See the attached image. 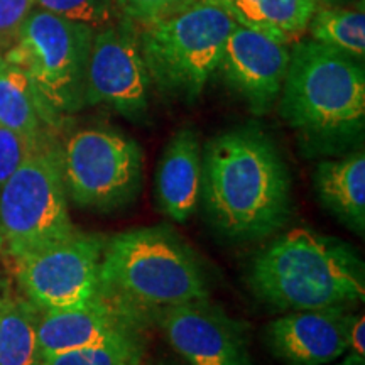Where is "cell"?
Wrapping results in <instances>:
<instances>
[{
    "label": "cell",
    "mask_w": 365,
    "mask_h": 365,
    "mask_svg": "<svg viewBox=\"0 0 365 365\" xmlns=\"http://www.w3.org/2000/svg\"><path fill=\"white\" fill-rule=\"evenodd\" d=\"M210 222L223 235L255 240L281 230L291 215V178L267 135L234 129L202 150V193Z\"/></svg>",
    "instance_id": "6da1fadb"
},
{
    "label": "cell",
    "mask_w": 365,
    "mask_h": 365,
    "mask_svg": "<svg viewBox=\"0 0 365 365\" xmlns=\"http://www.w3.org/2000/svg\"><path fill=\"white\" fill-rule=\"evenodd\" d=\"M249 284L284 312L349 309L365 299L364 262L339 239L304 227L287 230L254 257Z\"/></svg>",
    "instance_id": "7a4b0ae2"
},
{
    "label": "cell",
    "mask_w": 365,
    "mask_h": 365,
    "mask_svg": "<svg viewBox=\"0 0 365 365\" xmlns=\"http://www.w3.org/2000/svg\"><path fill=\"white\" fill-rule=\"evenodd\" d=\"M100 293L135 314L208 299L202 262L166 227H140L105 242Z\"/></svg>",
    "instance_id": "3957f363"
},
{
    "label": "cell",
    "mask_w": 365,
    "mask_h": 365,
    "mask_svg": "<svg viewBox=\"0 0 365 365\" xmlns=\"http://www.w3.org/2000/svg\"><path fill=\"white\" fill-rule=\"evenodd\" d=\"M281 115L314 137L362 130L365 73L357 59L317 41H298L281 88Z\"/></svg>",
    "instance_id": "277c9868"
},
{
    "label": "cell",
    "mask_w": 365,
    "mask_h": 365,
    "mask_svg": "<svg viewBox=\"0 0 365 365\" xmlns=\"http://www.w3.org/2000/svg\"><path fill=\"white\" fill-rule=\"evenodd\" d=\"M237 26L218 0H188L140 26V49L150 81L186 100L200 97L220 65L228 34Z\"/></svg>",
    "instance_id": "5b68a950"
},
{
    "label": "cell",
    "mask_w": 365,
    "mask_h": 365,
    "mask_svg": "<svg viewBox=\"0 0 365 365\" xmlns=\"http://www.w3.org/2000/svg\"><path fill=\"white\" fill-rule=\"evenodd\" d=\"M76 230L68 212L61 150L44 143L0 190V254L14 264Z\"/></svg>",
    "instance_id": "8992f818"
},
{
    "label": "cell",
    "mask_w": 365,
    "mask_h": 365,
    "mask_svg": "<svg viewBox=\"0 0 365 365\" xmlns=\"http://www.w3.org/2000/svg\"><path fill=\"white\" fill-rule=\"evenodd\" d=\"M95 31L43 9L33 11L17 31L4 61L26 73L54 115L85 105V73Z\"/></svg>",
    "instance_id": "52a82bcc"
},
{
    "label": "cell",
    "mask_w": 365,
    "mask_h": 365,
    "mask_svg": "<svg viewBox=\"0 0 365 365\" xmlns=\"http://www.w3.org/2000/svg\"><path fill=\"white\" fill-rule=\"evenodd\" d=\"M66 195L83 208L112 212L129 205L143 182V150L120 132L90 127L75 132L61 150Z\"/></svg>",
    "instance_id": "ba28073f"
},
{
    "label": "cell",
    "mask_w": 365,
    "mask_h": 365,
    "mask_svg": "<svg viewBox=\"0 0 365 365\" xmlns=\"http://www.w3.org/2000/svg\"><path fill=\"white\" fill-rule=\"evenodd\" d=\"M103 237L76 230L14 262L17 281L39 312L80 307L100 293Z\"/></svg>",
    "instance_id": "9c48e42d"
},
{
    "label": "cell",
    "mask_w": 365,
    "mask_h": 365,
    "mask_svg": "<svg viewBox=\"0 0 365 365\" xmlns=\"http://www.w3.org/2000/svg\"><path fill=\"white\" fill-rule=\"evenodd\" d=\"M150 76L139 29L127 17L95 31L85 73V105H107L129 118L148 110Z\"/></svg>",
    "instance_id": "30bf717a"
},
{
    "label": "cell",
    "mask_w": 365,
    "mask_h": 365,
    "mask_svg": "<svg viewBox=\"0 0 365 365\" xmlns=\"http://www.w3.org/2000/svg\"><path fill=\"white\" fill-rule=\"evenodd\" d=\"M168 341L190 365H250L244 330L208 299L159 309Z\"/></svg>",
    "instance_id": "8fae6325"
},
{
    "label": "cell",
    "mask_w": 365,
    "mask_h": 365,
    "mask_svg": "<svg viewBox=\"0 0 365 365\" xmlns=\"http://www.w3.org/2000/svg\"><path fill=\"white\" fill-rule=\"evenodd\" d=\"M289 56L284 41L237 24L228 34L218 70L250 110L262 115L281 95Z\"/></svg>",
    "instance_id": "7c38bea8"
},
{
    "label": "cell",
    "mask_w": 365,
    "mask_h": 365,
    "mask_svg": "<svg viewBox=\"0 0 365 365\" xmlns=\"http://www.w3.org/2000/svg\"><path fill=\"white\" fill-rule=\"evenodd\" d=\"M352 317L336 308L293 312L269 323L266 344L286 365L333 364L349 352Z\"/></svg>",
    "instance_id": "4fadbf2b"
},
{
    "label": "cell",
    "mask_w": 365,
    "mask_h": 365,
    "mask_svg": "<svg viewBox=\"0 0 365 365\" xmlns=\"http://www.w3.org/2000/svg\"><path fill=\"white\" fill-rule=\"evenodd\" d=\"M135 313L98 293L80 307L41 312L38 344L41 360L49 355L80 349L120 333L135 331Z\"/></svg>",
    "instance_id": "5bb4252c"
},
{
    "label": "cell",
    "mask_w": 365,
    "mask_h": 365,
    "mask_svg": "<svg viewBox=\"0 0 365 365\" xmlns=\"http://www.w3.org/2000/svg\"><path fill=\"white\" fill-rule=\"evenodd\" d=\"M202 193V144L190 127L180 129L164 148L156 173L158 208L182 223L193 215Z\"/></svg>",
    "instance_id": "9a60e30c"
},
{
    "label": "cell",
    "mask_w": 365,
    "mask_h": 365,
    "mask_svg": "<svg viewBox=\"0 0 365 365\" xmlns=\"http://www.w3.org/2000/svg\"><path fill=\"white\" fill-rule=\"evenodd\" d=\"M318 198L341 222L362 235L365 228V156L362 150L323 161L314 171Z\"/></svg>",
    "instance_id": "2e32d148"
},
{
    "label": "cell",
    "mask_w": 365,
    "mask_h": 365,
    "mask_svg": "<svg viewBox=\"0 0 365 365\" xmlns=\"http://www.w3.org/2000/svg\"><path fill=\"white\" fill-rule=\"evenodd\" d=\"M237 24L262 31L286 44L298 43L308 31L318 4L314 0H218Z\"/></svg>",
    "instance_id": "e0dca14e"
},
{
    "label": "cell",
    "mask_w": 365,
    "mask_h": 365,
    "mask_svg": "<svg viewBox=\"0 0 365 365\" xmlns=\"http://www.w3.org/2000/svg\"><path fill=\"white\" fill-rule=\"evenodd\" d=\"M53 115L26 73L11 63L0 61V125L39 145L46 143L44 122Z\"/></svg>",
    "instance_id": "ac0fdd59"
},
{
    "label": "cell",
    "mask_w": 365,
    "mask_h": 365,
    "mask_svg": "<svg viewBox=\"0 0 365 365\" xmlns=\"http://www.w3.org/2000/svg\"><path fill=\"white\" fill-rule=\"evenodd\" d=\"M39 317L29 299L0 298V365H41Z\"/></svg>",
    "instance_id": "d6986e66"
},
{
    "label": "cell",
    "mask_w": 365,
    "mask_h": 365,
    "mask_svg": "<svg viewBox=\"0 0 365 365\" xmlns=\"http://www.w3.org/2000/svg\"><path fill=\"white\" fill-rule=\"evenodd\" d=\"M309 36L317 43L349 54L354 59L365 56V12L360 7L318 6L308 24Z\"/></svg>",
    "instance_id": "ffe728a7"
},
{
    "label": "cell",
    "mask_w": 365,
    "mask_h": 365,
    "mask_svg": "<svg viewBox=\"0 0 365 365\" xmlns=\"http://www.w3.org/2000/svg\"><path fill=\"white\" fill-rule=\"evenodd\" d=\"M143 354V341L135 330L80 349L49 355L41 360V365H140Z\"/></svg>",
    "instance_id": "44dd1931"
},
{
    "label": "cell",
    "mask_w": 365,
    "mask_h": 365,
    "mask_svg": "<svg viewBox=\"0 0 365 365\" xmlns=\"http://www.w3.org/2000/svg\"><path fill=\"white\" fill-rule=\"evenodd\" d=\"M36 7L93 31H100L120 17L113 0H36Z\"/></svg>",
    "instance_id": "7402d4cb"
},
{
    "label": "cell",
    "mask_w": 365,
    "mask_h": 365,
    "mask_svg": "<svg viewBox=\"0 0 365 365\" xmlns=\"http://www.w3.org/2000/svg\"><path fill=\"white\" fill-rule=\"evenodd\" d=\"M36 148L26 137L0 125V190Z\"/></svg>",
    "instance_id": "603a6c76"
},
{
    "label": "cell",
    "mask_w": 365,
    "mask_h": 365,
    "mask_svg": "<svg viewBox=\"0 0 365 365\" xmlns=\"http://www.w3.org/2000/svg\"><path fill=\"white\" fill-rule=\"evenodd\" d=\"M186 2L188 0H113L118 14L135 26L149 24Z\"/></svg>",
    "instance_id": "cb8c5ba5"
},
{
    "label": "cell",
    "mask_w": 365,
    "mask_h": 365,
    "mask_svg": "<svg viewBox=\"0 0 365 365\" xmlns=\"http://www.w3.org/2000/svg\"><path fill=\"white\" fill-rule=\"evenodd\" d=\"M36 0H0V39H16Z\"/></svg>",
    "instance_id": "d4e9b609"
},
{
    "label": "cell",
    "mask_w": 365,
    "mask_h": 365,
    "mask_svg": "<svg viewBox=\"0 0 365 365\" xmlns=\"http://www.w3.org/2000/svg\"><path fill=\"white\" fill-rule=\"evenodd\" d=\"M365 318L364 314L360 317H352L349 327V350L355 357H362L365 354Z\"/></svg>",
    "instance_id": "484cf974"
},
{
    "label": "cell",
    "mask_w": 365,
    "mask_h": 365,
    "mask_svg": "<svg viewBox=\"0 0 365 365\" xmlns=\"http://www.w3.org/2000/svg\"><path fill=\"white\" fill-rule=\"evenodd\" d=\"M318 6H341L344 2H349V0H314Z\"/></svg>",
    "instance_id": "4316f807"
},
{
    "label": "cell",
    "mask_w": 365,
    "mask_h": 365,
    "mask_svg": "<svg viewBox=\"0 0 365 365\" xmlns=\"http://www.w3.org/2000/svg\"><path fill=\"white\" fill-rule=\"evenodd\" d=\"M340 365H364V359L362 357H355V355H350V357Z\"/></svg>",
    "instance_id": "83f0119b"
}]
</instances>
